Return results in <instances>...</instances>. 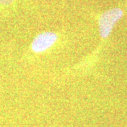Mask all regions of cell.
<instances>
[{"instance_id": "obj_3", "label": "cell", "mask_w": 127, "mask_h": 127, "mask_svg": "<svg viewBox=\"0 0 127 127\" xmlns=\"http://www.w3.org/2000/svg\"><path fill=\"white\" fill-rule=\"evenodd\" d=\"M14 0H0V4H1L7 5L11 4Z\"/></svg>"}, {"instance_id": "obj_1", "label": "cell", "mask_w": 127, "mask_h": 127, "mask_svg": "<svg viewBox=\"0 0 127 127\" xmlns=\"http://www.w3.org/2000/svg\"><path fill=\"white\" fill-rule=\"evenodd\" d=\"M122 9L115 7L109 9L100 15L98 20L100 35L102 38H107L112 31L115 24L123 16Z\"/></svg>"}, {"instance_id": "obj_2", "label": "cell", "mask_w": 127, "mask_h": 127, "mask_svg": "<svg viewBox=\"0 0 127 127\" xmlns=\"http://www.w3.org/2000/svg\"><path fill=\"white\" fill-rule=\"evenodd\" d=\"M57 36L55 32H45L37 35L32 43V49L35 52H40L47 50L57 40Z\"/></svg>"}]
</instances>
